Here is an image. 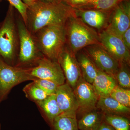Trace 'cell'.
Listing matches in <instances>:
<instances>
[{"label":"cell","instance_id":"ba28073f","mask_svg":"<svg viewBox=\"0 0 130 130\" xmlns=\"http://www.w3.org/2000/svg\"><path fill=\"white\" fill-rule=\"evenodd\" d=\"M83 50L99 70L114 77L120 63L101 44L90 45Z\"/></svg>","mask_w":130,"mask_h":130},{"label":"cell","instance_id":"d6986e66","mask_svg":"<svg viewBox=\"0 0 130 130\" xmlns=\"http://www.w3.org/2000/svg\"><path fill=\"white\" fill-rule=\"evenodd\" d=\"M102 115L95 109L84 112L77 121L79 130H97L102 123Z\"/></svg>","mask_w":130,"mask_h":130},{"label":"cell","instance_id":"5b68a950","mask_svg":"<svg viewBox=\"0 0 130 130\" xmlns=\"http://www.w3.org/2000/svg\"><path fill=\"white\" fill-rule=\"evenodd\" d=\"M16 20L19 47L15 66L24 68L32 67L43 55L37 46L34 35L28 30L19 14L16 15Z\"/></svg>","mask_w":130,"mask_h":130},{"label":"cell","instance_id":"cb8c5ba5","mask_svg":"<svg viewBox=\"0 0 130 130\" xmlns=\"http://www.w3.org/2000/svg\"><path fill=\"white\" fill-rule=\"evenodd\" d=\"M129 65L125 63H120V66L115 75L114 78L120 86L125 89L130 87V74Z\"/></svg>","mask_w":130,"mask_h":130},{"label":"cell","instance_id":"d6a6232c","mask_svg":"<svg viewBox=\"0 0 130 130\" xmlns=\"http://www.w3.org/2000/svg\"><path fill=\"white\" fill-rule=\"evenodd\" d=\"M0 130H1V124H0Z\"/></svg>","mask_w":130,"mask_h":130},{"label":"cell","instance_id":"7402d4cb","mask_svg":"<svg viewBox=\"0 0 130 130\" xmlns=\"http://www.w3.org/2000/svg\"><path fill=\"white\" fill-rule=\"evenodd\" d=\"M23 90L26 97L35 103L41 101L49 96L33 81L26 85Z\"/></svg>","mask_w":130,"mask_h":130},{"label":"cell","instance_id":"9a60e30c","mask_svg":"<svg viewBox=\"0 0 130 130\" xmlns=\"http://www.w3.org/2000/svg\"><path fill=\"white\" fill-rule=\"evenodd\" d=\"M98 97L110 96L117 86V81L111 75L99 70L92 84Z\"/></svg>","mask_w":130,"mask_h":130},{"label":"cell","instance_id":"52a82bcc","mask_svg":"<svg viewBox=\"0 0 130 130\" xmlns=\"http://www.w3.org/2000/svg\"><path fill=\"white\" fill-rule=\"evenodd\" d=\"M26 69L28 73L36 78L50 80L58 85L65 83L66 79L64 73L57 61L52 60L43 56L35 66Z\"/></svg>","mask_w":130,"mask_h":130},{"label":"cell","instance_id":"277c9868","mask_svg":"<svg viewBox=\"0 0 130 130\" xmlns=\"http://www.w3.org/2000/svg\"><path fill=\"white\" fill-rule=\"evenodd\" d=\"M64 25L48 26L33 35L42 54L52 60L58 61L66 45Z\"/></svg>","mask_w":130,"mask_h":130},{"label":"cell","instance_id":"6da1fadb","mask_svg":"<svg viewBox=\"0 0 130 130\" xmlns=\"http://www.w3.org/2000/svg\"><path fill=\"white\" fill-rule=\"evenodd\" d=\"M74 13L73 8L62 1L37 0L28 6L26 26L34 35L48 26L65 24L67 20Z\"/></svg>","mask_w":130,"mask_h":130},{"label":"cell","instance_id":"9c48e42d","mask_svg":"<svg viewBox=\"0 0 130 130\" xmlns=\"http://www.w3.org/2000/svg\"><path fill=\"white\" fill-rule=\"evenodd\" d=\"M130 27V1L123 0L112 10L105 30L121 37Z\"/></svg>","mask_w":130,"mask_h":130},{"label":"cell","instance_id":"1f68e13d","mask_svg":"<svg viewBox=\"0 0 130 130\" xmlns=\"http://www.w3.org/2000/svg\"><path fill=\"white\" fill-rule=\"evenodd\" d=\"M42 1H44L46 2H52L54 1V0H42Z\"/></svg>","mask_w":130,"mask_h":130},{"label":"cell","instance_id":"5bb4252c","mask_svg":"<svg viewBox=\"0 0 130 130\" xmlns=\"http://www.w3.org/2000/svg\"><path fill=\"white\" fill-rule=\"evenodd\" d=\"M55 94L61 113H76L77 101L74 90L68 84L58 86Z\"/></svg>","mask_w":130,"mask_h":130},{"label":"cell","instance_id":"e0dca14e","mask_svg":"<svg viewBox=\"0 0 130 130\" xmlns=\"http://www.w3.org/2000/svg\"><path fill=\"white\" fill-rule=\"evenodd\" d=\"M76 56L80 66L82 77L88 83L93 84L99 69L83 50L77 53Z\"/></svg>","mask_w":130,"mask_h":130},{"label":"cell","instance_id":"ac0fdd59","mask_svg":"<svg viewBox=\"0 0 130 130\" xmlns=\"http://www.w3.org/2000/svg\"><path fill=\"white\" fill-rule=\"evenodd\" d=\"M96 107L107 115H124L130 111L129 107L122 105L110 96L99 97Z\"/></svg>","mask_w":130,"mask_h":130},{"label":"cell","instance_id":"44dd1931","mask_svg":"<svg viewBox=\"0 0 130 130\" xmlns=\"http://www.w3.org/2000/svg\"><path fill=\"white\" fill-rule=\"evenodd\" d=\"M122 1L123 0H88L83 5L74 8L109 11L113 9Z\"/></svg>","mask_w":130,"mask_h":130},{"label":"cell","instance_id":"4fadbf2b","mask_svg":"<svg viewBox=\"0 0 130 130\" xmlns=\"http://www.w3.org/2000/svg\"><path fill=\"white\" fill-rule=\"evenodd\" d=\"M73 9L77 17L89 26L97 30L98 32L106 28L112 10Z\"/></svg>","mask_w":130,"mask_h":130},{"label":"cell","instance_id":"7c38bea8","mask_svg":"<svg viewBox=\"0 0 130 130\" xmlns=\"http://www.w3.org/2000/svg\"><path fill=\"white\" fill-rule=\"evenodd\" d=\"M78 105V109L83 112L95 109L98 96L92 84L83 77L73 89Z\"/></svg>","mask_w":130,"mask_h":130},{"label":"cell","instance_id":"f546056e","mask_svg":"<svg viewBox=\"0 0 130 130\" xmlns=\"http://www.w3.org/2000/svg\"><path fill=\"white\" fill-rule=\"evenodd\" d=\"M97 130H115L114 128L106 122H102Z\"/></svg>","mask_w":130,"mask_h":130},{"label":"cell","instance_id":"83f0119b","mask_svg":"<svg viewBox=\"0 0 130 130\" xmlns=\"http://www.w3.org/2000/svg\"><path fill=\"white\" fill-rule=\"evenodd\" d=\"M88 0H61V1L73 8L83 5Z\"/></svg>","mask_w":130,"mask_h":130},{"label":"cell","instance_id":"8992f818","mask_svg":"<svg viewBox=\"0 0 130 130\" xmlns=\"http://www.w3.org/2000/svg\"><path fill=\"white\" fill-rule=\"evenodd\" d=\"M37 79L28 73L26 68L9 64L0 57V103L6 99L14 86Z\"/></svg>","mask_w":130,"mask_h":130},{"label":"cell","instance_id":"7a4b0ae2","mask_svg":"<svg viewBox=\"0 0 130 130\" xmlns=\"http://www.w3.org/2000/svg\"><path fill=\"white\" fill-rule=\"evenodd\" d=\"M64 28L66 46L75 55L88 46L100 44L98 32L84 23L75 12L67 20Z\"/></svg>","mask_w":130,"mask_h":130},{"label":"cell","instance_id":"30bf717a","mask_svg":"<svg viewBox=\"0 0 130 130\" xmlns=\"http://www.w3.org/2000/svg\"><path fill=\"white\" fill-rule=\"evenodd\" d=\"M100 44L120 63L129 64L130 50L125 46L121 37L106 30L98 32Z\"/></svg>","mask_w":130,"mask_h":130},{"label":"cell","instance_id":"d590c367","mask_svg":"<svg viewBox=\"0 0 130 130\" xmlns=\"http://www.w3.org/2000/svg\"></svg>","mask_w":130,"mask_h":130},{"label":"cell","instance_id":"4316f807","mask_svg":"<svg viewBox=\"0 0 130 130\" xmlns=\"http://www.w3.org/2000/svg\"><path fill=\"white\" fill-rule=\"evenodd\" d=\"M3 0H0V2ZM17 10L26 25L27 24V11L28 6L22 0H6Z\"/></svg>","mask_w":130,"mask_h":130},{"label":"cell","instance_id":"8fae6325","mask_svg":"<svg viewBox=\"0 0 130 130\" xmlns=\"http://www.w3.org/2000/svg\"><path fill=\"white\" fill-rule=\"evenodd\" d=\"M58 61L63 70L67 83L74 89L82 77L81 69L76 55L66 45L59 56Z\"/></svg>","mask_w":130,"mask_h":130},{"label":"cell","instance_id":"3957f363","mask_svg":"<svg viewBox=\"0 0 130 130\" xmlns=\"http://www.w3.org/2000/svg\"><path fill=\"white\" fill-rule=\"evenodd\" d=\"M15 9L9 5L6 17L0 23V57L8 64L14 66L19 47Z\"/></svg>","mask_w":130,"mask_h":130},{"label":"cell","instance_id":"ffe728a7","mask_svg":"<svg viewBox=\"0 0 130 130\" xmlns=\"http://www.w3.org/2000/svg\"><path fill=\"white\" fill-rule=\"evenodd\" d=\"M53 130H79L76 113H61L54 119L50 126Z\"/></svg>","mask_w":130,"mask_h":130},{"label":"cell","instance_id":"d4e9b609","mask_svg":"<svg viewBox=\"0 0 130 130\" xmlns=\"http://www.w3.org/2000/svg\"><path fill=\"white\" fill-rule=\"evenodd\" d=\"M110 96L122 105L129 107L130 90L117 85L112 91Z\"/></svg>","mask_w":130,"mask_h":130},{"label":"cell","instance_id":"f1b7e54d","mask_svg":"<svg viewBox=\"0 0 130 130\" xmlns=\"http://www.w3.org/2000/svg\"><path fill=\"white\" fill-rule=\"evenodd\" d=\"M121 39L126 47L130 50V28L122 34Z\"/></svg>","mask_w":130,"mask_h":130},{"label":"cell","instance_id":"484cf974","mask_svg":"<svg viewBox=\"0 0 130 130\" xmlns=\"http://www.w3.org/2000/svg\"><path fill=\"white\" fill-rule=\"evenodd\" d=\"M33 81L49 95L55 94L58 86H59L54 82L47 79L37 78Z\"/></svg>","mask_w":130,"mask_h":130},{"label":"cell","instance_id":"4dcf8cb0","mask_svg":"<svg viewBox=\"0 0 130 130\" xmlns=\"http://www.w3.org/2000/svg\"><path fill=\"white\" fill-rule=\"evenodd\" d=\"M22 1L28 6L33 4L37 0H22Z\"/></svg>","mask_w":130,"mask_h":130},{"label":"cell","instance_id":"2e32d148","mask_svg":"<svg viewBox=\"0 0 130 130\" xmlns=\"http://www.w3.org/2000/svg\"><path fill=\"white\" fill-rule=\"evenodd\" d=\"M35 104L42 116L50 126L55 118L61 114L55 94L48 96L44 100Z\"/></svg>","mask_w":130,"mask_h":130},{"label":"cell","instance_id":"e575fe53","mask_svg":"<svg viewBox=\"0 0 130 130\" xmlns=\"http://www.w3.org/2000/svg\"></svg>","mask_w":130,"mask_h":130},{"label":"cell","instance_id":"603a6c76","mask_svg":"<svg viewBox=\"0 0 130 130\" xmlns=\"http://www.w3.org/2000/svg\"><path fill=\"white\" fill-rule=\"evenodd\" d=\"M104 119L115 130H130L129 120L121 115L105 114Z\"/></svg>","mask_w":130,"mask_h":130},{"label":"cell","instance_id":"836d02e7","mask_svg":"<svg viewBox=\"0 0 130 130\" xmlns=\"http://www.w3.org/2000/svg\"><path fill=\"white\" fill-rule=\"evenodd\" d=\"M57 1H61V0H57Z\"/></svg>","mask_w":130,"mask_h":130}]
</instances>
